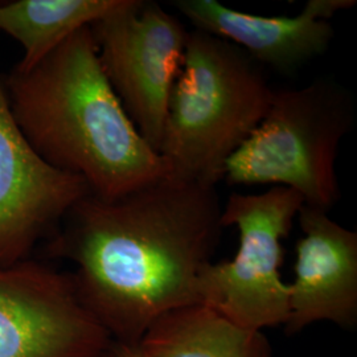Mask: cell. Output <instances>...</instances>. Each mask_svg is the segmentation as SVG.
I'll use <instances>...</instances> for the list:
<instances>
[{"label": "cell", "instance_id": "11", "mask_svg": "<svg viewBox=\"0 0 357 357\" xmlns=\"http://www.w3.org/2000/svg\"><path fill=\"white\" fill-rule=\"evenodd\" d=\"M137 348L142 357H273L264 332L240 327L202 303L158 317Z\"/></svg>", "mask_w": 357, "mask_h": 357}, {"label": "cell", "instance_id": "1", "mask_svg": "<svg viewBox=\"0 0 357 357\" xmlns=\"http://www.w3.org/2000/svg\"><path fill=\"white\" fill-rule=\"evenodd\" d=\"M216 187L158 178L118 199H81L48 253L75 265L77 296L113 343L138 345L158 317L200 303L222 234Z\"/></svg>", "mask_w": 357, "mask_h": 357}, {"label": "cell", "instance_id": "6", "mask_svg": "<svg viewBox=\"0 0 357 357\" xmlns=\"http://www.w3.org/2000/svg\"><path fill=\"white\" fill-rule=\"evenodd\" d=\"M90 29L103 73L135 128L158 153L191 31L150 0H121Z\"/></svg>", "mask_w": 357, "mask_h": 357}, {"label": "cell", "instance_id": "9", "mask_svg": "<svg viewBox=\"0 0 357 357\" xmlns=\"http://www.w3.org/2000/svg\"><path fill=\"white\" fill-rule=\"evenodd\" d=\"M355 6V0H308L294 16H262L217 0L175 1L193 29L224 38L259 66L281 73H291L328 51L335 35L330 20Z\"/></svg>", "mask_w": 357, "mask_h": 357}, {"label": "cell", "instance_id": "2", "mask_svg": "<svg viewBox=\"0 0 357 357\" xmlns=\"http://www.w3.org/2000/svg\"><path fill=\"white\" fill-rule=\"evenodd\" d=\"M3 86L33 150L82 178L91 196L110 202L168 175L103 73L90 26L32 69H13Z\"/></svg>", "mask_w": 357, "mask_h": 357}, {"label": "cell", "instance_id": "12", "mask_svg": "<svg viewBox=\"0 0 357 357\" xmlns=\"http://www.w3.org/2000/svg\"><path fill=\"white\" fill-rule=\"evenodd\" d=\"M121 0H15L0 3V31L24 50L13 69L26 72L78 29L113 11Z\"/></svg>", "mask_w": 357, "mask_h": 357}, {"label": "cell", "instance_id": "7", "mask_svg": "<svg viewBox=\"0 0 357 357\" xmlns=\"http://www.w3.org/2000/svg\"><path fill=\"white\" fill-rule=\"evenodd\" d=\"M112 345L69 273L32 258L0 268V357H103Z\"/></svg>", "mask_w": 357, "mask_h": 357}, {"label": "cell", "instance_id": "8", "mask_svg": "<svg viewBox=\"0 0 357 357\" xmlns=\"http://www.w3.org/2000/svg\"><path fill=\"white\" fill-rule=\"evenodd\" d=\"M89 193L82 178L56 169L33 150L0 81V268L31 258L35 245Z\"/></svg>", "mask_w": 357, "mask_h": 357}, {"label": "cell", "instance_id": "14", "mask_svg": "<svg viewBox=\"0 0 357 357\" xmlns=\"http://www.w3.org/2000/svg\"><path fill=\"white\" fill-rule=\"evenodd\" d=\"M103 357H115L114 356V354H113V352H112V349H110V351H109V352H107V354H106V355H105V356Z\"/></svg>", "mask_w": 357, "mask_h": 357}, {"label": "cell", "instance_id": "3", "mask_svg": "<svg viewBox=\"0 0 357 357\" xmlns=\"http://www.w3.org/2000/svg\"><path fill=\"white\" fill-rule=\"evenodd\" d=\"M273 91L243 50L192 29L158 150L168 176L216 187L266 114Z\"/></svg>", "mask_w": 357, "mask_h": 357}, {"label": "cell", "instance_id": "10", "mask_svg": "<svg viewBox=\"0 0 357 357\" xmlns=\"http://www.w3.org/2000/svg\"><path fill=\"white\" fill-rule=\"evenodd\" d=\"M298 217L303 237L295 249L284 332L295 335L317 321L352 330L357 326V233L306 205Z\"/></svg>", "mask_w": 357, "mask_h": 357}, {"label": "cell", "instance_id": "5", "mask_svg": "<svg viewBox=\"0 0 357 357\" xmlns=\"http://www.w3.org/2000/svg\"><path fill=\"white\" fill-rule=\"evenodd\" d=\"M303 199L289 188L270 187L258 195L233 193L222 206L221 224L240 231L233 259L211 262L197 294L234 324L262 331L284 326L290 312V286L282 280V241L289 236Z\"/></svg>", "mask_w": 357, "mask_h": 357}, {"label": "cell", "instance_id": "4", "mask_svg": "<svg viewBox=\"0 0 357 357\" xmlns=\"http://www.w3.org/2000/svg\"><path fill=\"white\" fill-rule=\"evenodd\" d=\"M351 91L331 78L274 90L268 112L230 156V185H271L296 192L306 206L330 213L340 199L336 158L355 125Z\"/></svg>", "mask_w": 357, "mask_h": 357}, {"label": "cell", "instance_id": "13", "mask_svg": "<svg viewBox=\"0 0 357 357\" xmlns=\"http://www.w3.org/2000/svg\"><path fill=\"white\" fill-rule=\"evenodd\" d=\"M112 352L115 357H142L137 345L118 344L113 343Z\"/></svg>", "mask_w": 357, "mask_h": 357}]
</instances>
